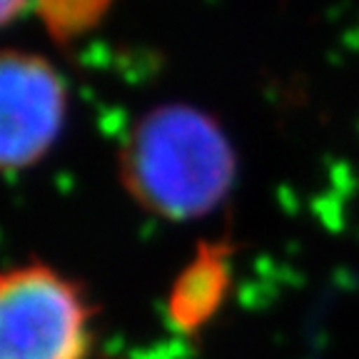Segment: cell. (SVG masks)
I'll return each mask as SVG.
<instances>
[{"label":"cell","instance_id":"cell-6","mask_svg":"<svg viewBox=\"0 0 359 359\" xmlns=\"http://www.w3.org/2000/svg\"><path fill=\"white\" fill-rule=\"evenodd\" d=\"M30 0H0V18H3V22H13L18 15H20L22 11H25V6H28Z\"/></svg>","mask_w":359,"mask_h":359},{"label":"cell","instance_id":"cell-3","mask_svg":"<svg viewBox=\"0 0 359 359\" xmlns=\"http://www.w3.org/2000/svg\"><path fill=\"white\" fill-rule=\"evenodd\" d=\"M67 90L43 55L6 50L0 57V163L8 172L33 168L55 145Z\"/></svg>","mask_w":359,"mask_h":359},{"label":"cell","instance_id":"cell-4","mask_svg":"<svg viewBox=\"0 0 359 359\" xmlns=\"http://www.w3.org/2000/svg\"><path fill=\"white\" fill-rule=\"evenodd\" d=\"M232 252L230 242H200L175 280L168 297V317L182 334H197L210 325L232 287Z\"/></svg>","mask_w":359,"mask_h":359},{"label":"cell","instance_id":"cell-5","mask_svg":"<svg viewBox=\"0 0 359 359\" xmlns=\"http://www.w3.org/2000/svg\"><path fill=\"white\" fill-rule=\"evenodd\" d=\"M112 0H35L43 28L57 45H70L107 15Z\"/></svg>","mask_w":359,"mask_h":359},{"label":"cell","instance_id":"cell-1","mask_svg":"<svg viewBox=\"0 0 359 359\" xmlns=\"http://www.w3.org/2000/svg\"><path fill=\"white\" fill-rule=\"evenodd\" d=\"M118 168L123 190L145 212L187 222L227 197L237 155L212 115L187 102H168L133 125Z\"/></svg>","mask_w":359,"mask_h":359},{"label":"cell","instance_id":"cell-2","mask_svg":"<svg viewBox=\"0 0 359 359\" xmlns=\"http://www.w3.org/2000/svg\"><path fill=\"white\" fill-rule=\"evenodd\" d=\"M93 304L83 285L43 262L0 277V359H88Z\"/></svg>","mask_w":359,"mask_h":359}]
</instances>
